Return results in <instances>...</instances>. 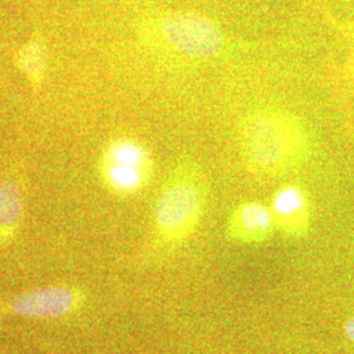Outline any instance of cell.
<instances>
[{
    "mask_svg": "<svg viewBox=\"0 0 354 354\" xmlns=\"http://www.w3.org/2000/svg\"><path fill=\"white\" fill-rule=\"evenodd\" d=\"M239 140L244 165L259 176L286 175L304 165L311 153V140L304 122L276 106L247 114Z\"/></svg>",
    "mask_w": 354,
    "mask_h": 354,
    "instance_id": "obj_1",
    "label": "cell"
},
{
    "mask_svg": "<svg viewBox=\"0 0 354 354\" xmlns=\"http://www.w3.org/2000/svg\"><path fill=\"white\" fill-rule=\"evenodd\" d=\"M207 193L203 167L189 158L178 160L165 178L155 203L156 235L169 244L187 241L203 219Z\"/></svg>",
    "mask_w": 354,
    "mask_h": 354,
    "instance_id": "obj_2",
    "label": "cell"
},
{
    "mask_svg": "<svg viewBox=\"0 0 354 354\" xmlns=\"http://www.w3.org/2000/svg\"><path fill=\"white\" fill-rule=\"evenodd\" d=\"M99 171L106 188L118 196H131L143 189L153 175L149 149L134 138L121 137L108 143Z\"/></svg>",
    "mask_w": 354,
    "mask_h": 354,
    "instance_id": "obj_3",
    "label": "cell"
},
{
    "mask_svg": "<svg viewBox=\"0 0 354 354\" xmlns=\"http://www.w3.org/2000/svg\"><path fill=\"white\" fill-rule=\"evenodd\" d=\"M160 32L172 50L193 59L214 58L226 45L221 28L200 15H168L162 20Z\"/></svg>",
    "mask_w": 354,
    "mask_h": 354,
    "instance_id": "obj_4",
    "label": "cell"
},
{
    "mask_svg": "<svg viewBox=\"0 0 354 354\" xmlns=\"http://www.w3.org/2000/svg\"><path fill=\"white\" fill-rule=\"evenodd\" d=\"M274 226L282 235L298 239L308 234L311 203L307 192L297 184H285L274 192L270 201Z\"/></svg>",
    "mask_w": 354,
    "mask_h": 354,
    "instance_id": "obj_5",
    "label": "cell"
},
{
    "mask_svg": "<svg viewBox=\"0 0 354 354\" xmlns=\"http://www.w3.org/2000/svg\"><path fill=\"white\" fill-rule=\"evenodd\" d=\"M276 231L270 207L257 201L241 203L232 210L226 227L230 241L260 244L269 241Z\"/></svg>",
    "mask_w": 354,
    "mask_h": 354,
    "instance_id": "obj_6",
    "label": "cell"
},
{
    "mask_svg": "<svg viewBox=\"0 0 354 354\" xmlns=\"http://www.w3.org/2000/svg\"><path fill=\"white\" fill-rule=\"evenodd\" d=\"M76 304V294L68 288L51 286L28 291L15 298L12 310L24 317H57L67 314Z\"/></svg>",
    "mask_w": 354,
    "mask_h": 354,
    "instance_id": "obj_7",
    "label": "cell"
},
{
    "mask_svg": "<svg viewBox=\"0 0 354 354\" xmlns=\"http://www.w3.org/2000/svg\"><path fill=\"white\" fill-rule=\"evenodd\" d=\"M24 201L20 185L10 180H0V241H8L20 223Z\"/></svg>",
    "mask_w": 354,
    "mask_h": 354,
    "instance_id": "obj_8",
    "label": "cell"
},
{
    "mask_svg": "<svg viewBox=\"0 0 354 354\" xmlns=\"http://www.w3.org/2000/svg\"><path fill=\"white\" fill-rule=\"evenodd\" d=\"M16 64L32 89L35 92L39 91L48 70V50L45 42L39 37L30 38L17 53Z\"/></svg>",
    "mask_w": 354,
    "mask_h": 354,
    "instance_id": "obj_9",
    "label": "cell"
},
{
    "mask_svg": "<svg viewBox=\"0 0 354 354\" xmlns=\"http://www.w3.org/2000/svg\"><path fill=\"white\" fill-rule=\"evenodd\" d=\"M345 335L354 344V317L349 319L348 323L345 324Z\"/></svg>",
    "mask_w": 354,
    "mask_h": 354,
    "instance_id": "obj_10",
    "label": "cell"
}]
</instances>
